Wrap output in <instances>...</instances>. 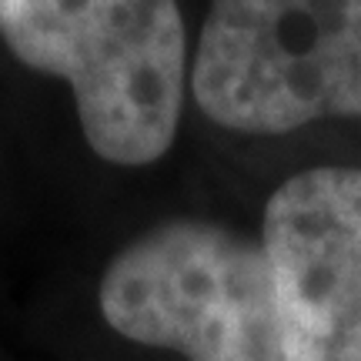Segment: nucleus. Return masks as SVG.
Wrapping results in <instances>:
<instances>
[{
    "label": "nucleus",
    "instance_id": "5",
    "mask_svg": "<svg viewBox=\"0 0 361 361\" xmlns=\"http://www.w3.org/2000/svg\"><path fill=\"white\" fill-rule=\"evenodd\" d=\"M7 4H11V0H0V20H4V13H7Z\"/></svg>",
    "mask_w": 361,
    "mask_h": 361
},
{
    "label": "nucleus",
    "instance_id": "1",
    "mask_svg": "<svg viewBox=\"0 0 361 361\" xmlns=\"http://www.w3.org/2000/svg\"><path fill=\"white\" fill-rule=\"evenodd\" d=\"M0 30L20 64L71 84L97 157L141 168L168 154L188 64L178 0H11Z\"/></svg>",
    "mask_w": 361,
    "mask_h": 361
},
{
    "label": "nucleus",
    "instance_id": "3",
    "mask_svg": "<svg viewBox=\"0 0 361 361\" xmlns=\"http://www.w3.org/2000/svg\"><path fill=\"white\" fill-rule=\"evenodd\" d=\"M191 90L247 134L361 114V0H211Z\"/></svg>",
    "mask_w": 361,
    "mask_h": 361
},
{
    "label": "nucleus",
    "instance_id": "2",
    "mask_svg": "<svg viewBox=\"0 0 361 361\" xmlns=\"http://www.w3.org/2000/svg\"><path fill=\"white\" fill-rule=\"evenodd\" d=\"M97 305L121 338L188 361H284L264 251L211 221H164L124 245Z\"/></svg>",
    "mask_w": 361,
    "mask_h": 361
},
{
    "label": "nucleus",
    "instance_id": "4",
    "mask_svg": "<svg viewBox=\"0 0 361 361\" xmlns=\"http://www.w3.org/2000/svg\"><path fill=\"white\" fill-rule=\"evenodd\" d=\"M284 361H361V168H311L261 221Z\"/></svg>",
    "mask_w": 361,
    "mask_h": 361
}]
</instances>
